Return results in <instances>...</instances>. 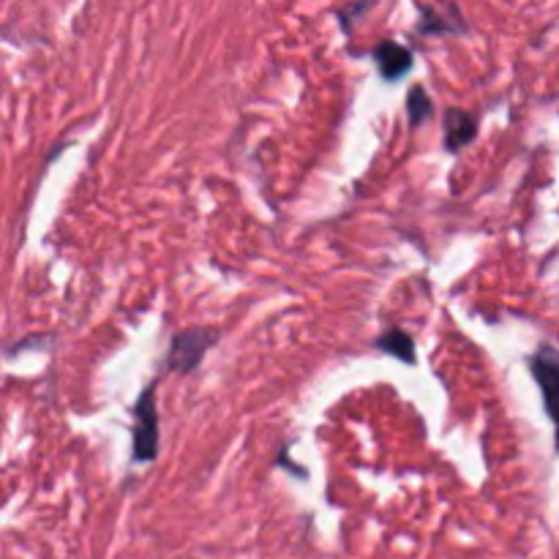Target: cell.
<instances>
[{
    "mask_svg": "<svg viewBox=\"0 0 559 559\" xmlns=\"http://www.w3.org/2000/svg\"><path fill=\"white\" fill-rule=\"evenodd\" d=\"M533 374L544 391L546 413L559 426V353L555 347H540L533 355Z\"/></svg>",
    "mask_w": 559,
    "mask_h": 559,
    "instance_id": "3957f363",
    "label": "cell"
},
{
    "mask_svg": "<svg viewBox=\"0 0 559 559\" xmlns=\"http://www.w3.org/2000/svg\"><path fill=\"white\" fill-rule=\"evenodd\" d=\"M158 456V413H156V385L142 391L134 407V462L145 464Z\"/></svg>",
    "mask_w": 559,
    "mask_h": 559,
    "instance_id": "7a4b0ae2",
    "label": "cell"
},
{
    "mask_svg": "<svg viewBox=\"0 0 559 559\" xmlns=\"http://www.w3.org/2000/svg\"><path fill=\"white\" fill-rule=\"evenodd\" d=\"M475 140V118L464 109H448L445 112V147L459 153L464 145Z\"/></svg>",
    "mask_w": 559,
    "mask_h": 559,
    "instance_id": "5b68a950",
    "label": "cell"
},
{
    "mask_svg": "<svg viewBox=\"0 0 559 559\" xmlns=\"http://www.w3.org/2000/svg\"><path fill=\"white\" fill-rule=\"evenodd\" d=\"M377 349H382V353L393 355V358L404 360V364H409V366L418 360L415 358V342L404 331L382 333V336L377 338Z\"/></svg>",
    "mask_w": 559,
    "mask_h": 559,
    "instance_id": "8992f818",
    "label": "cell"
},
{
    "mask_svg": "<svg viewBox=\"0 0 559 559\" xmlns=\"http://www.w3.org/2000/svg\"><path fill=\"white\" fill-rule=\"evenodd\" d=\"M374 60L377 66H380V74L391 82L402 80V76L413 69V52L396 41H382L380 47L374 49Z\"/></svg>",
    "mask_w": 559,
    "mask_h": 559,
    "instance_id": "277c9868",
    "label": "cell"
},
{
    "mask_svg": "<svg viewBox=\"0 0 559 559\" xmlns=\"http://www.w3.org/2000/svg\"><path fill=\"white\" fill-rule=\"evenodd\" d=\"M435 107H431L429 93L424 91L420 85H415L407 96V115H409V126H420L431 118Z\"/></svg>",
    "mask_w": 559,
    "mask_h": 559,
    "instance_id": "52a82bcc",
    "label": "cell"
},
{
    "mask_svg": "<svg viewBox=\"0 0 559 559\" xmlns=\"http://www.w3.org/2000/svg\"><path fill=\"white\" fill-rule=\"evenodd\" d=\"M218 342V333L213 328H189V331H180L178 336L169 344L167 366L169 371H194L202 364V358L207 355V349Z\"/></svg>",
    "mask_w": 559,
    "mask_h": 559,
    "instance_id": "6da1fadb",
    "label": "cell"
}]
</instances>
